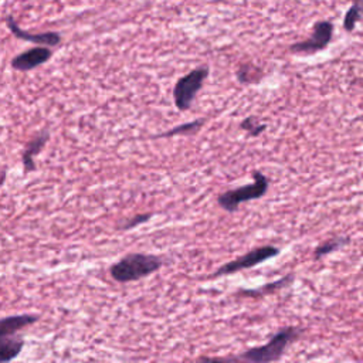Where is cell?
I'll return each instance as SVG.
<instances>
[{
    "label": "cell",
    "instance_id": "cell-1",
    "mask_svg": "<svg viewBox=\"0 0 363 363\" xmlns=\"http://www.w3.org/2000/svg\"><path fill=\"white\" fill-rule=\"evenodd\" d=\"M163 264L164 259L159 255L130 252L112 264L109 268V274L113 281L128 284L155 274L163 267Z\"/></svg>",
    "mask_w": 363,
    "mask_h": 363
},
{
    "label": "cell",
    "instance_id": "cell-2",
    "mask_svg": "<svg viewBox=\"0 0 363 363\" xmlns=\"http://www.w3.org/2000/svg\"><path fill=\"white\" fill-rule=\"evenodd\" d=\"M302 335V329L296 326H286L278 330L265 345L251 347L237 357H224L214 360H245L252 363H269L279 360L286 349Z\"/></svg>",
    "mask_w": 363,
    "mask_h": 363
},
{
    "label": "cell",
    "instance_id": "cell-3",
    "mask_svg": "<svg viewBox=\"0 0 363 363\" xmlns=\"http://www.w3.org/2000/svg\"><path fill=\"white\" fill-rule=\"evenodd\" d=\"M268 187H269V179L261 170H254L252 183L223 191L217 197V204L224 211L234 213L238 210V207L242 203L264 197L268 191Z\"/></svg>",
    "mask_w": 363,
    "mask_h": 363
},
{
    "label": "cell",
    "instance_id": "cell-4",
    "mask_svg": "<svg viewBox=\"0 0 363 363\" xmlns=\"http://www.w3.org/2000/svg\"><path fill=\"white\" fill-rule=\"evenodd\" d=\"M210 74L208 65H200L180 77L173 88V101L179 111H189L204 81Z\"/></svg>",
    "mask_w": 363,
    "mask_h": 363
},
{
    "label": "cell",
    "instance_id": "cell-5",
    "mask_svg": "<svg viewBox=\"0 0 363 363\" xmlns=\"http://www.w3.org/2000/svg\"><path fill=\"white\" fill-rule=\"evenodd\" d=\"M281 250L275 245H261L257 248H252L251 251L245 252L244 255L225 262L224 265H221L220 268L216 269V272L213 274V277H223V275H231L235 272H240L242 269H248V268H254L255 265H259L262 262H265L269 258H274L277 255H279Z\"/></svg>",
    "mask_w": 363,
    "mask_h": 363
},
{
    "label": "cell",
    "instance_id": "cell-6",
    "mask_svg": "<svg viewBox=\"0 0 363 363\" xmlns=\"http://www.w3.org/2000/svg\"><path fill=\"white\" fill-rule=\"evenodd\" d=\"M333 30H335V26L332 21L319 20L313 24L311 37L291 44L289 51L292 54H302V55H311V54L319 52L330 44L333 38Z\"/></svg>",
    "mask_w": 363,
    "mask_h": 363
},
{
    "label": "cell",
    "instance_id": "cell-7",
    "mask_svg": "<svg viewBox=\"0 0 363 363\" xmlns=\"http://www.w3.org/2000/svg\"><path fill=\"white\" fill-rule=\"evenodd\" d=\"M52 55V51L47 45H38L33 47L30 50H26L20 54H17L11 60V67L17 71H31L43 64H45Z\"/></svg>",
    "mask_w": 363,
    "mask_h": 363
},
{
    "label": "cell",
    "instance_id": "cell-8",
    "mask_svg": "<svg viewBox=\"0 0 363 363\" xmlns=\"http://www.w3.org/2000/svg\"><path fill=\"white\" fill-rule=\"evenodd\" d=\"M6 24L10 28V31L13 33L14 37L24 40V41H30L38 45H47V47H55L61 43V34L55 33V31H45V33H40V34H31L23 28H20V26L17 24V21L14 20L13 16H7L6 17Z\"/></svg>",
    "mask_w": 363,
    "mask_h": 363
},
{
    "label": "cell",
    "instance_id": "cell-9",
    "mask_svg": "<svg viewBox=\"0 0 363 363\" xmlns=\"http://www.w3.org/2000/svg\"><path fill=\"white\" fill-rule=\"evenodd\" d=\"M50 139V130L48 129H43L41 132H38L26 146L24 152H23V166H24V172L30 173L35 170V163H34V157L43 150V147L45 146V143Z\"/></svg>",
    "mask_w": 363,
    "mask_h": 363
},
{
    "label": "cell",
    "instance_id": "cell-10",
    "mask_svg": "<svg viewBox=\"0 0 363 363\" xmlns=\"http://www.w3.org/2000/svg\"><path fill=\"white\" fill-rule=\"evenodd\" d=\"M40 318L37 315H11L7 318L0 319V337H9L17 335L18 330H21L26 326H30L35 323Z\"/></svg>",
    "mask_w": 363,
    "mask_h": 363
},
{
    "label": "cell",
    "instance_id": "cell-11",
    "mask_svg": "<svg viewBox=\"0 0 363 363\" xmlns=\"http://www.w3.org/2000/svg\"><path fill=\"white\" fill-rule=\"evenodd\" d=\"M295 279V275L294 274H286L272 282H268L259 288H255V289H240L237 292V295L240 296H247V298H261V296H267V295H272L274 292L285 288V286H289Z\"/></svg>",
    "mask_w": 363,
    "mask_h": 363
},
{
    "label": "cell",
    "instance_id": "cell-12",
    "mask_svg": "<svg viewBox=\"0 0 363 363\" xmlns=\"http://www.w3.org/2000/svg\"><path fill=\"white\" fill-rule=\"evenodd\" d=\"M24 346V340L21 337L9 336V337H0V363L10 362L16 359L21 349Z\"/></svg>",
    "mask_w": 363,
    "mask_h": 363
},
{
    "label": "cell",
    "instance_id": "cell-13",
    "mask_svg": "<svg viewBox=\"0 0 363 363\" xmlns=\"http://www.w3.org/2000/svg\"><path fill=\"white\" fill-rule=\"evenodd\" d=\"M235 77L240 84L251 85V84L261 82V79L264 77V71L261 69V67H258L252 62H244L237 68Z\"/></svg>",
    "mask_w": 363,
    "mask_h": 363
},
{
    "label": "cell",
    "instance_id": "cell-14",
    "mask_svg": "<svg viewBox=\"0 0 363 363\" xmlns=\"http://www.w3.org/2000/svg\"><path fill=\"white\" fill-rule=\"evenodd\" d=\"M204 119L203 118H199V119H194V121H190V122H186V123H180V125H176L174 128L163 132V133H159V135H155L153 138H170V136H189V135H194L197 133L203 125H204Z\"/></svg>",
    "mask_w": 363,
    "mask_h": 363
},
{
    "label": "cell",
    "instance_id": "cell-15",
    "mask_svg": "<svg viewBox=\"0 0 363 363\" xmlns=\"http://www.w3.org/2000/svg\"><path fill=\"white\" fill-rule=\"evenodd\" d=\"M350 242L349 237H335V238H329L325 242H322L320 245H318L313 251V258L315 259H320L325 255H329L340 248H343L345 245H347Z\"/></svg>",
    "mask_w": 363,
    "mask_h": 363
},
{
    "label": "cell",
    "instance_id": "cell-16",
    "mask_svg": "<svg viewBox=\"0 0 363 363\" xmlns=\"http://www.w3.org/2000/svg\"><path fill=\"white\" fill-rule=\"evenodd\" d=\"M362 18V4L357 3H352V6L347 9L345 18H343V28L350 33L356 28L357 23Z\"/></svg>",
    "mask_w": 363,
    "mask_h": 363
},
{
    "label": "cell",
    "instance_id": "cell-17",
    "mask_svg": "<svg viewBox=\"0 0 363 363\" xmlns=\"http://www.w3.org/2000/svg\"><path fill=\"white\" fill-rule=\"evenodd\" d=\"M240 128L242 129V130H245L250 136H258V135H261L265 129H267V125L265 123H261L258 119H257V116H247L245 119H242L241 121V123H240Z\"/></svg>",
    "mask_w": 363,
    "mask_h": 363
},
{
    "label": "cell",
    "instance_id": "cell-18",
    "mask_svg": "<svg viewBox=\"0 0 363 363\" xmlns=\"http://www.w3.org/2000/svg\"><path fill=\"white\" fill-rule=\"evenodd\" d=\"M152 216H153L152 213L135 214V216L129 217L128 220L119 223V224H118V230H125V231H126V230H132V228H135V227H138V225H140V224L149 221V220L152 218Z\"/></svg>",
    "mask_w": 363,
    "mask_h": 363
},
{
    "label": "cell",
    "instance_id": "cell-19",
    "mask_svg": "<svg viewBox=\"0 0 363 363\" xmlns=\"http://www.w3.org/2000/svg\"><path fill=\"white\" fill-rule=\"evenodd\" d=\"M349 1H352V3H357V4H362V0H349Z\"/></svg>",
    "mask_w": 363,
    "mask_h": 363
}]
</instances>
